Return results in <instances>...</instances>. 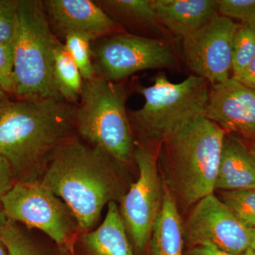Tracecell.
<instances>
[{"label": "cell", "instance_id": "3957f363", "mask_svg": "<svg viewBox=\"0 0 255 255\" xmlns=\"http://www.w3.org/2000/svg\"><path fill=\"white\" fill-rule=\"evenodd\" d=\"M226 134L219 126L201 116L159 146V172L180 214L214 194Z\"/></svg>", "mask_w": 255, "mask_h": 255}, {"label": "cell", "instance_id": "4dcf8cb0", "mask_svg": "<svg viewBox=\"0 0 255 255\" xmlns=\"http://www.w3.org/2000/svg\"><path fill=\"white\" fill-rule=\"evenodd\" d=\"M7 97V94L5 93L2 90H0V112L4 108V106L9 102Z\"/></svg>", "mask_w": 255, "mask_h": 255}, {"label": "cell", "instance_id": "5bb4252c", "mask_svg": "<svg viewBox=\"0 0 255 255\" xmlns=\"http://www.w3.org/2000/svg\"><path fill=\"white\" fill-rule=\"evenodd\" d=\"M152 4L176 41H182L220 15L218 0H152Z\"/></svg>", "mask_w": 255, "mask_h": 255}, {"label": "cell", "instance_id": "52a82bcc", "mask_svg": "<svg viewBox=\"0 0 255 255\" xmlns=\"http://www.w3.org/2000/svg\"><path fill=\"white\" fill-rule=\"evenodd\" d=\"M2 207L6 219L41 231L60 248L74 243L80 233L70 208L40 180L16 182Z\"/></svg>", "mask_w": 255, "mask_h": 255}, {"label": "cell", "instance_id": "cb8c5ba5", "mask_svg": "<svg viewBox=\"0 0 255 255\" xmlns=\"http://www.w3.org/2000/svg\"><path fill=\"white\" fill-rule=\"evenodd\" d=\"M19 0H0V43L14 42Z\"/></svg>", "mask_w": 255, "mask_h": 255}, {"label": "cell", "instance_id": "603a6c76", "mask_svg": "<svg viewBox=\"0 0 255 255\" xmlns=\"http://www.w3.org/2000/svg\"><path fill=\"white\" fill-rule=\"evenodd\" d=\"M64 39V46L78 66L84 81L91 80L95 76L92 62L91 40L77 33L69 34Z\"/></svg>", "mask_w": 255, "mask_h": 255}, {"label": "cell", "instance_id": "836d02e7", "mask_svg": "<svg viewBox=\"0 0 255 255\" xmlns=\"http://www.w3.org/2000/svg\"><path fill=\"white\" fill-rule=\"evenodd\" d=\"M242 255H255V251L250 248Z\"/></svg>", "mask_w": 255, "mask_h": 255}, {"label": "cell", "instance_id": "83f0119b", "mask_svg": "<svg viewBox=\"0 0 255 255\" xmlns=\"http://www.w3.org/2000/svg\"><path fill=\"white\" fill-rule=\"evenodd\" d=\"M233 78L245 86L255 90V57L239 75Z\"/></svg>", "mask_w": 255, "mask_h": 255}, {"label": "cell", "instance_id": "30bf717a", "mask_svg": "<svg viewBox=\"0 0 255 255\" xmlns=\"http://www.w3.org/2000/svg\"><path fill=\"white\" fill-rule=\"evenodd\" d=\"M189 211L182 224L186 248L210 245L242 255L251 247L252 228L240 221L214 194L201 199Z\"/></svg>", "mask_w": 255, "mask_h": 255}, {"label": "cell", "instance_id": "ffe728a7", "mask_svg": "<svg viewBox=\"0 0 255 255\" xmlns=\"http://www.w3.org/2000/svg\"><path fill=\"white\" fill-rule=\"evenodd\" d=\"M54 77L62 99L69 104L78 105L83 90L84 79L61 42L55 51Z\"/></svg>", "mask_w": 255, "mask_h": 255}, {"label": "cell", "instance_id": "1f68e13d", "mask_svg": "<svg viewBox=\"0 0 255 255\" xmlns=\"http://www.w3.org/2000/svg\"><path fill=\"white\" fill-rule=\"evenodd\" d=\"M255 251V228H252L251 247Z\"/></svg>", "mask_w": 255, "mask_h": 255}, {"label": "cell", "instance_id": "f1b7e54d", "mask_svg": "<svg viewBox=\"0 0 255 255\" xmlns=\"http://www.w3.org/2000/svg\"><path fill=\"white\" fill-rule=\"evenodd\" d=\"M184 255H237L226 253L210 245L191 247L184 249Z\"/></svg>", "mask_w": 255, "mask_h": 255}, {"label": "cell", "instance_id": "4fadbf2b", "mask_svg": "<svg viewBox=\"0 0 255 255\" xmlns=\"http://www.w3.org/2000/svg\"><path fill=\"white\" fill-rule=\"evenodd\" d=\"M50 28L55 36L82 35L92 41L123 33L97 1L90 0H46L43 1Z\"/></svg>", "mask_w": 255, "mask_h": 255}, {"label": "cell", "instance_id": "f546056e", "mask_svg": "<svg viewBox=\"0 0 255 255\" xmlns=\"http://www.w3.org/2000/svg\"><path fill=\"white\" fill-rule=\"evenodd\" d=\"M60 248L63 252L64 255H76L75 254V243Z\"/></svg>", "mask_w": 255, "mask_h": 255}, {"label": "cell", "instance_id": "9a60e30c", "mask_svg": "<svg viewBox=\"0 0 255 255\" xmlns=\"http://www.w3.org/2000/svg\"><path fill=\"white\" fill-rule=\"evenodd\" d=\"M75 250L76 255H134L117 203L108 204L107 214L100 226L79 233Z\"/></svg>", "mask_w": 255, "mask_h": 255}, {"label": "cell", "instance_id": "ac0fdd59", "mask_svg": "<svg viewBox=\"0 0 255 255\" xmlns=\"http://www.w3.org/2000/svg\"><path fill=\"white\" fill-rule=\"evenodd\" d=\"M162 209L151 235V255H184L183 222L175 201L164 184Z\"/></svg>", "mask_w": 255, "mask_h": 255}, {"label": "cell", "instance_id": "44dd1931", "mask_svg": "<svg viewBox=\"0 0 255 255\" xmlns=\"http://www.w3.org/2000/svg\"><path fill=\"white\" fill-rule=\"evenodd\" d=\"M233 78L237 76L255 57V23L241 22L233 35Z\"/></svg>", "mask_w": 255, "mask_h": 255}, {"label": "cell", "instance_id": "4316f807", "mask_svg": "<svg viewBox=\"0 0 255 255\" xmlns=\"http://www.w3.org/2000/svg\"><path fill=\"white\" fill-rule=\"evenodd\" d=\"M16 182V178L11 164L7 159L0 155V224L6 220L3 211V199L14 187Z\"/></svg>", "mask_w": 255, "mask_h": 255}, {"label": "cell", "instance_id": "7a4b0ae2", "mask_svg": "<svg viewBox=\"0 0 255 255\" xmlns=\"http://www.w3.org/2000/svg\"><path fill=\"white\" fill-rule=\"evenodd\" d=\"M77 106L63 100L9 101L0 112V155L16 182L39 180L48 159L75 136Z\"/></svg>", "mask_w": 255, "mask_h": 255}, {"label": "cell", "instance_id": "e0dca14e", "mask_svg": "<svg viewBox=\"0 0 255 255\" xmlns=\"http://www.w3.org/2000/svg\"><path fill=\"white\" fill-rule=\"evenodd\" d=\"M97 2L121 26L136 28L149 38L176 44V40L159 21L152 0H105Z\"/></svg>", "mask_w": 255, "mask_h": 255}, {"label": "cell", "instance_id": "d4e9b609", "mask_svg": "<svg viewBox=\"0 0 255 255\" xmlns=\"http://www.w3.org/2000/svg\"><path fill=\"white\" fill-rule=\"evenodd\" d=\"M219 14L242 22L255 23V0H218Z\"/></svg>", "mask_w": 255, "mask_h": 255}, {"label": "cell", "instance_id": "7402d4cb", "mask_svg": "<svg viewBox=\"0 0 255 255\" xmlns=\"http://www.w3.org/2000/svg\"><path fill=\"white\" fill-rule=\"evenodd\" d=\"M219 198L240 221L255 228V189L219 191Z\"/></svg>", "mask_w": 255, "mask_h": 255}, {"label": "cell", "instance_id": "484cf974", "mask_svg": "<svg viewBox=\"0 0 255 255\" xmlns=\"http://www.w3.org/2000/svg\"><path fill=\"white\" fill-rule=\"evenodd\" d=\"M0 90L6 94H14V51L13 43H0Z\"/></svg>", "mask_w": 255, "mask_h": 255}, {"label": "cell", "instance_id": "d6986e66", "mask_svg": "<svg viewBox=\"0 0 255 255\" xmlns=\"http://www.w3.org/2000/svg\"><path fill=\"white\" fill-rule=\"evenodd\" d=\"M0 240L8 255H64L59 247L52 248L18 223L8 219L0 224Z\"/></svg>", "mask_w": 255, "mask_h": 255}, {"label": "cell", "instance_id": "7c38bea8", "mask_svg": "<svg viewBox=\"0 0 255 255\" xmlns=\"http://www.w3.org/2000/svg\"><path fill=\"white\" fill-rule=\"evenodd\" d=\"M205 117L226 133L236 132L255 142V90L232 77L210 85Z\"/></svg>", "mask_w": 255, "mask_h": 255}, {"label": "cell", "instance_id": "9c48e42d", "mask_svg": "<svg viewBox=\"0 0 255 255\" xmlns=\"http://www.w3.org/2000/svg\"><path fill=\"white\" fill-rule=\"evenodd\" d=\"M134 161L138 177L119 203V208L132 247L142 253L150 243L152 230L162 209L164 187L157 155L135 145Z\"/></svg>", "mask_w": 255, "mask_h": 255}, {"label": "cell", "instance_id": "6da1fadb", "mask_svg": "<svg viewBox=\"0 0 255 255\" xmlns=\"http://www.w3.org/2000/svg\"><path fill=\"white\" fill-rule=\"evenodd\" d=\"M129 167L77 135L50 155L39 180L70 208L80 233L92 231L106 206L120 203L131 185Z\"/></svg>", "mask_w": 255, "mask_h": 255}, {"label": "cell", "instance_id": "8fae6325", "mask_svg": "<svg viewBox=\"0 0 255 255\" xmlns=\"http://www.w3.org/2000/svg\"><path fill=\"white\" fill-rule=\"evenodd\" d=\"M237 26L233 19L219 15L182 40V57L192 75L204 79L210 85L231 78L233 38Z\"/></svg>", "mask_w": 255, "mask_h": 255}, {"label": "cell", "instance_id": "2e32d148", "mask_svg": "<svg viewBox=\"0 0 255 255\" xmlns=\"http://www.w3.org/2000/svg\"><path fill=\"white\" fill-rule=\"evenodd\" d=\"M245 189H255V157L243 140L232 133H226L215 191Z\"/></svg>", "mask_w": 255, "mask_h": 255}, {"label": "cell", "instance_id": "e575fe53", "mask_svg": "<svg viewBox=\"0 0 255 255\" xmlns=\"http://www.w3.org/2000/svg\"><path fill=\"white\" fill-rule=\"evenodd\" d=\"M251 151L252 152H253V155H254L255 157V142H254V143H253V146H252Z\"/></svg>", "mask_w": 255, "mask_h": 255}, {"label": "cell", "instance_id": "5b68a950", "mask_svg": "<svg viewBox=\"0 0 255 255\" xmlns=\"http://www.w3.org/2000/svg\"><path fill=\"white\" fill-rule=\"evenodd\" d=\"M60 42L50 28L43 1L19 0L13 42L14 95L18 100H63L54 77L55 51Z\"/></svg>", "mask_w": 255, "mask_h": 255}, {"label": "cell", "instance_id": "d6a6232c", "mask_svg": "<svg viewBox=\"0 0 255 255\" xmlns=\"http://www.w3.org/2000/svg\"><path fill=\"white\" fill-rule=\"evenodd\" d=\"M0 255H8L6 248L3 244L2 242L0 240Z\"/></svg>", "mask_w": 255, "mask_h": 255}, {"label": "cell", "instance_id": "ba28073f", "mask_svg": "<svg viewBox=\"0 0 255 255\" xmlns=\"http://www.w3.org/2000/svg\"><path fill=\"white\" fill-rule=\"evenodd\" d=\"M92 51L95 75L115 82L142 70L176 68L179 60L174 43L124 32L99 40Z\"/></svg>", "mask_w": 255, "mask_h": 255}, {"label": "cell", "instance_id": "8992f818", "mask_svg": "<svg viewBox=\"0 0 255 255\" xmlns=\"http://www.w3.org/2000/svg\"><path fill=\"white\" fill-rule=\"evenodd\" d=\"M129 95L123 81H109L97 75L85 80L77 105L75 129L84 141L130 167L135 164V142L127 110Z\"/></svg>", "mask_w": 255, "mask_h": 255}, {"label": "cell", "instance_id": "277c9868", "mask_svg": "<svg viewBox=\"0 0 255 255\" xmlns=\"http://www.w3.org/2000/svg\"><path fill=\"white\" fill-rule=\"evenodd\" d=\"M150 86L135 85L145 103L137 110L128 111L135 145L157 155L159 146L194 119L205 116L210 85L191 75L179 83L169 81L164 73L154 78Z\"/></svg>", "mask_w": 255, "mask_h": 255}]
</instances>
